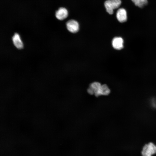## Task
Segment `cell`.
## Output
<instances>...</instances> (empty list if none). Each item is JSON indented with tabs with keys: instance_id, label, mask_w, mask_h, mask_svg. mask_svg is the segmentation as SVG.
I'll use <instances>...</instances> for the list:
<instances>
[{
	"instance_id": "1",
	"label": "cell",
	"mask_w": 156,
	"mask_h": 156,
	"mask_svg": "<svg viewBox=\"0 0 156 156\" xmlns=\"http://www.w3.org/2000/svg\"><path fill=\"white\" fill-rule=\"evenodd\" d=\"M121 3V0H107L104 3L107 12L109 14L114 13V10L118 8Z\"/></svg>"
},
{
	"instance_id": "2",
	"label": "cell",
	"mask_w": 156,
	"mask_h": 156,
	"mask_svg": "<svg viewBox=\"0 0 156 156\" xmlns=\"http://www.w3.org/2000/svg\"><path fill=\"white\" fill-rule=\"evenodd\" d=\"M156 153V146L152 142L145 144L141 152L142 156H151Z\"/></svg>"
},
{
	"instance_id": "3",
	"label": "cell",
	"mask_w": 156,
	"mask_h": 156,
	"mask_svg": "<svg viewBox=\"0 0 156 156\" xmlns=\"http://www.w3.org/2000/svg\"><path fill=\"white\" fill-rule=\"evenodd\" d=\"M101 85L97 82L91 83L88 89V92L90 94H94L96 96L99 95V92Z\"/></svg>"
},
{
	"instance_id": "4",
	"label": "cell",
	"mask_w": 156,
	"mask_h": 156,
	"mask_svg": "<svg viewBox=\"0 0 156 156\" xmlns=\"http://www.w3.org/2000/svg\"><path fill=\"white\" fill-rule=\"evenodd\" d=\"M66 26L67 29L71 33H76L79 30V23L77 21L74 20L68 21L66 23Z\"/></svg>"
},
{
	"instance_id": "5",
	"label": "cell",
	"mask_w": 156,
	"mask_h": 156,
	"mask_svg": "<svg viewBox=\"0 0 156 156\" xmlns=\"http://www.w3.org/2000/svg\"><path fill=\"white\" fill-rule=\"evenodd\" d=\"M116 17L118 21L120 23H124L127 20V13L126 10L123 8L119 9L116 14Z\"/></svg>"
},
{
	"instance_id": "6",
	"label": "cell",
	"mask_w": 156,
	"mask_h": 156,
	"mask_svg": "<svg viewBox=\"0 0 156 156\" xmlns=\"http://www.w3.org/2000/svg\"><path fill=\"white\" fill-rule=\"evenodd\" d=\"M124 41L123 39L120 37H115L112 41V44L113 47L116 50H120L123 47Z\"/></svg>"
},
{
	"instance_id": "7",
	"label": "cell",
	"mask_w": 156,
	"mask_h": 156,
	"mask_svg": "<svg viewBox=\"0 0 156 156\" xmlns=\"http://www.w3.org/2000/svg\"><path fill=\"white\" fill-rule=\"evenodd\" d=\"M68 14L67 10L64 8L61 7L56 12L55 16L59 20H62L66 18Z\"/></svg>"
},
{
	"instance_id": "8",
	"label": "cell",
	"mask_w": 156,
	"mask_h": 156,
	"mask_svg": "<svg viewBox=\"0 0 156 156\" xmlns=\"http://www.w3.org/2000/svg\"><path fill=\"white\" fill-rule=\"evenodd\" d=\"M12 40L14 46L17 49H21L23 48V44L19 34L15 33L12 37Z\"/></svg>"
},
{
	"instance_id": "9",
	"label": "cell",
	"mask_w": 156,
	"mask_h": 156,
	"mask_svg": "<svg viewBox=\"0 0 156 156\" xmlns=\"http://www.w3.org/2000/svg\"><path fill=\"white\" fill-rule=\"evenodd\" d=\"M110 92V90L107 85L106 84L101 85L99 92V95H107Z\"/></svg>"
},
{
	"instance_id": "10",
	"label": "cell",
	"mask_w": 156,
	"mask_h": 156,
	"mask_svg": "<svg viewBox=\"0 0 156 156\" xmlns=\"http://www.w3.org/2000/svg\"><path fill=\"white\" fill-rule=\"evenodd\" d=\"M135 5L140 8H142L148 3L147 0H131Z\"/></svg>"
}]
</instances>
